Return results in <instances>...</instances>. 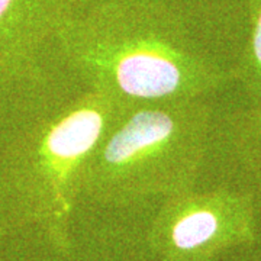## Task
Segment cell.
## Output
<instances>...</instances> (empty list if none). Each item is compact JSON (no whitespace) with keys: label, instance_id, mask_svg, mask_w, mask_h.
<instances>
[{"label":"cell","instance_id":"obj_8","mask_svg":"<svg viewBox=\"0 0 261 261\" xmlns=\"http://www.w3.org/2000/svg\"><path fill=\"white\" fill-rule=\"evenodd\" d=\"M159 261H199V260H190V258H173V257H160Z\"/></svg>","mask_w":261,"mask_h":261},{"label":"cell","instance_id":"obj_6","mask_svg":"<svg viewBox=\"0 0 261 261\" xmlns=\"http://www.w3.org/2000/svg\"><path fill=\"white\" fill-rule=\"evenodd\" d=\"M225 149L241 171L245 186L261 206V103L248 105L225 115L219 126Z\"/></svg>","mask_w":261,"mask_h":261},{"label":"cell","instance_id":"obj_3","mask_svg":"<svg viewBox=\"0 0 261 261\" xmlns=\"http://www.w3.org/2000/svg\"><path fill=\"white\" fill-rule=\"evenodd\" d=\"M214 130L207 99L128 106L89 155L82 197L126 207L195 189Z\"/></svg>","mask_w":261,"mask_h":261},{"label":"cell","instance_id":"obj_2","mask_svg":"<svg viewBox=\"0 0 261 261\" xmlns=\"http://www.w3.org/2000/svg\"><path fill=\"white\" fill-rule=\"evenodd\" d=\"M129 105L84 89L25 123L0 152V237L37 232L61 255L89 155Z\"/></svg>","mask_w":261,"mask_h":261},{"label":"cell","instance_id":"obj_4","mask_svg":"<svg viewBox=\"0 0 261 261\" xmlns=\"http://www.w3.org/2000/svg\"><path fill=\"white\" fill-rule=\"evenodd\" d=\"M258 205L243 187L190 189L163 200L148 229L159 257L215 261L225 251L257 238Z\"/></svg>","mask_w":261,"mask_h":261},{"label":"cell","instance_id":"obj_1","mask_svg":"<svg viewBox=\"0 0 261 261\" xmlns=\"http://www.w3.org/2000/svg\"><path fill=\"white\" fill-rule=\"evenodd\" d=\"M56 53L86 89L129 106L207 99L233 83L160 0L89 2L58 34Z\"/></svg>","mask_w":261,"mask_h":261},{"label":"cell","instance_id":"obj_7","mask_svg":"<svg viewBox=\"0 0 261 261\" xmlns=\"http://www.w3.org/2000/svg\"><path fill=\"white\" fill-rule=\"evenodd\" d=\"M247 9V37L232 64V82L245 103H261V0H244Z\"/></svg>","mask_w":261,"mask_h":261},{"label":"cell","instance_id":"obj_5","mask_svg":"<svg viewBox=\"0 0 261 261\" xmlns=\"http://www.w3.org/2000/svg\"><path fill=\"white\" fill-rule=\"evenodd\" d=\"M90 0H0V99L39 83L61 29Z\"/></svg>","mask_w":261,"mask_h":261}]
</instances>
